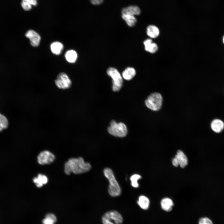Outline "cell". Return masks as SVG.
I'll return each mask as SVG.
<instances>
[{"label":"cell","mask_w":224,"mask_h":224,"mask_svg":"<svg viewBox=\"0 0 224 224\" xmlns=\"http://www.w3.org/2000/svg\"><path fill=\"white\" fill-rule=\"evenodd\" d=\"M141 10L139 7L135 5H131L123 8L121 11L122 14L131 15H139L141 13Z\"/></svg>","instance_id":"11"},{"label":"cell","mask_w":224,"mask_h":224,"mask_svg":"<svg viewBox=\"0 0 224 224\" xmlns=\"http://www.w3.org/2000/svg\"><path fill=\"white\" fill-rule=\"evenodd\" d=\"M33 182L35 184L37 187L40 188L43 186V184H46L48 181L47 177L45 175L39 174L37 177H34L33 180Z\"/></svg>","instance_id":"17"},{"label":"cell","mask_w":224,"mask_h":224,"mask_svg":"<svg viewBox=\"0 0 224 224\" xmlns=\"http://www.w3.org/2000/svg\"><path fill=\"white\" fill-rule=\"evenodd\" d=\"M145 50L147 52L153 54L158 50V47L156 43L153 42L151 38L146 39L143 42Z\"/></svg>","instance_id":"10"},{"label":"cell","mask_w":224,"mask_h":224,"mask_svg":"<svg viewBox=\"0 0 224 224\" xmlns=\"http://www.w3.org/2000/svg\"><path fill=\"white\" fill-rule=\"evenodd\" d=\"M63 48L62 44L59 42H54L50 45V49L52 52L57 55H59L61 53Z\"/></svg>","instance_id":"19"},{"label":"cell","mask_w":224,"mask_h":224,"mask_svg":"<svg viewBox=\"0 0 224 224\" xmlns=\"http://www.w3.org/2000/svg\"><path fill=\"white\" fill-rule=\"evenodd\" d=\"M121 16L122 18L129 27L134 26L137 23V19L134 16L122 14Z\"/></svg>","instance_id":"20"},{"label":"cell","mask_w":224,"mask_h":224,"mask_svg":"<svg viewBox=\"0 0 224 224\" xmlns=\"http://www.w3.org/2000/svg\"><path fill=\"white\" fill-rule=\"evenodd\" d=\"M146 33L147 36L151 39L156 38L160 35V30L156 26L150 25L147 28Z\"/></svg>","instance_id":"12"},{"label":"cell","mask_w":224,"mask_h":224,"mask_svg":"<svg viewBox=\"0 0 224 224\" xmlns=\"http://www.w3.org/2000/svg\"><path fill=\"white\" fill-rule=\"evenodd\" d=\"M198 224H213L212 221L206 217L200 218L198 221Z\"/></svg>","instance_id":"26"},{"label":"cell","mask_w":224,"mask_h":224,"mask_svg":"<svg viewBox=\"0 0 224 224\" xmlns=\"http://www.w3.org/2000/svg\"><path fill=\"white\" fill-rule=\"evenodd\" d=\"M162 97L158 93L154 92L151 94L145 101L146 106L153 111L159 110L161 107Z\"/></svg>","instance_id":"5"},{"label":"cell","mask_w":224,"mask_h":224,"mask_svg":"<svg viewBox=\"0 0 224 224\" xmlns=\"http://www.w3.org/2000/svg\"><path fill=\"white\" fill-rule=\"evenodd\" d=\"M102 217L113 224H122L123 222L122 216L119 212L115 210L106 212Z\"/></svg>","instance_id":"7"},{"label":"cell","mask_w":224,"mask_h":224,"mask_svg":"<svg viewBox=\"0 0 224 224\" xmlns=\"http://www.w3.org/2000/svg\"><path fill=\"white\" fill-rule=\"evenodd\" d=\"M57 221L55 215L51 213L47 214L42 220L43 224H54Z\"/></svg>","instance_id":"23"},{"label":"cell","mask_w":224,"mask_h":224,"mask_svg":"<svg viewBox=\"0 0 224 224\" xmlns=\"http://www.w3.org/2000/svg\"><path fill=\"white\" fill-rule=\"evenodd\" d=\"M108 131L110 134L119 137H124L127 134L128 131L126 125L122 123H117L114 120L110 123Z\"/></svg>","instance_id":"4"},{"label":"cell","mask_w":224,"mask_h":224,"mask_svg":"<svg viewBox=\"0 0 224 224\" xmlns=\"http://www.w3.org/2000/svg\"><path fill=\"white\" fill-rule=\"evenodd\" d=\"M55 83L59 89H67L72 86V82L68 75L65 73L61 72L59 73L55 80Z\"/></svg>","instance_id":"6"},{"label":"cell","mask_w":224,"mask_h":224,"mask_svg":"<svg viewBox=\"0 0 224 224\" xmlns=\"http://www.w3.org/2000/svg\"><path fill=\"white\" fill-rule=\"evenodd\" d=\"M37 4L36 0H22L21 3L22 7L25 11L30 10L32 6H35Z\"/></svg>","instance_id":"22"},{"label":"cell","mask_w":224,"mask_h":224,"mask_svg":"<svg viewBox=\"0 0 224 224\" xmlns=\"http://www.w3.org/2000/svg\"><path fill=\"white\" fill-rule=\"evenodd\" d=\"M65 56L67 61L69 63H75L77 58V52L73 50H70L67 51Z\"/></svg>","instance_id":"21"},{"label":"cell","mask_w":224,"mask_h":224,"mask_svg":"<svg viewBox=\"0 0 224 224\" xmlns=\"http://www.w3.org/2000/svg\"><path fill=\"white\" fill-rule=\"evenodd\" d=\"M160 204L162 209L167 212L171 211L174 206L172 200L170 198L167 197L161 199Z\"/></svg>","instance_id":"14"},{"label":"cell","mask_w":224,"mask_h":224,"mask_svg":"<svg viewBox=\"0 0 224 224\" xmlns=\"http://www.w3.org/2000/svg\"><path fill=\"white\" fill-rule=\"evenodd\" d=\"M141 178V176L138 174H135L132 175L130 178L131 185L134 188L138 187L139 185L138 181Z\"/></svg>","instance_id":"24"},{"label":"cell","mask_w":224,"mask_h":224,"mask_svg":"<svg viewBox=\"0 0 224 224\" xmlns=\"http://www.w3.org/2000/svg\"><path fill=\"white\" fill-rule=\"evenodd\" d=\"M172 164L175 167H177L179 166V164L178 160L175 157L172 160Z\"/></svg>","instance_id":"28"},{"label":"cell","mask_w":224,"mask_h":224,"mask_svg":"<svg viewBox=\"0 0 224 224\" xmlns=\"http://www.w3.org/2000/svg\"><path fill=\"white\" fill-rule=\"evenodd\" d=\"M211 127L212 130L215 132L219 133L223 129L224 123L221 120L219 119H215L213 120L211 124Z\"/></svg>","instance_id":"16"},{"label":"cell","mask_w":224,"mask_h":224,"mask_svg":"<svg viewBox=\"0 0 224 224\" xmlns=\"http://www.w3.org/2000/svg\"><path fill=\"white\" fill-rule=\"evenodd\" d=\"M137 203L142 209L147 210L149 208L150 202L147 197L144 195H141L138 198Z\"/></svg>","instance_id":"18"},{"label":"cell","mask_w":224,"mask_h":224,"mask_svg":"<svg viewBox=\"0 0 224 224\" xmlns=\"http://www.w3.org/2000/svg\"><path fill=\"white\" fill-rule=\"evenodd\" d=\"M104 173L110 183L108 189L109 194L114 197L119 196L121 194V189L112 170L109 168H106L104 169Z\"/></svg>","instance_id":"2"},{"label":"cell","mask_w":224,"mask_h":224,"mask_svg":"<svg viewBox=\"0 0 224 224\" xmlns=\"http://www.w3.org/2000/svg\"><path fill=\"white\" fill-rule=\"evenodd\" d=\"M8 125V122L6 117L0 114V132L6 128Z\"/></svg>","instance_id":"25"},{"label":"cell","mask_w":224,"mask_h":224,"mask_svg":"<svg viewBox=\"0 0 224 224\" xmlns=\"http://www.w3.org/2000/svg\"><path fill=\"white\" fill-rule=\"evenodd\" d=\"M55 159V156L54 154L48 150L42 151L37 156L38 162L42 165L50 164Z\"/></svg>","instance_id":"8"},{"label":"cell","mask_w":224,"mask_h":224,"mask_svg":"<svg viewBox=\"0 0 224 224\" xmlns=\"http://www.w3.org/2000/svg\"><path fill=\"white\" fill-rule=\"evenodd\" d=\"M91 168L90 164L85 162L82 157L71 158L64 164V171L67 175L71 173L76 174H81L88 172Z\"/></svg>","instance_id":"1"},{"label":"cell","mask_w":224,"mask_h":224,"mask_svg":"<svg viewBox=\"0 0 224 224\" xmlns=\"http://www.w3.org/2000/svg\"><path fill=\"white\" fill-rule=\"evenodd\" d=\"M136 74V71L133 68L128 67L122 72V76L124 79L130 80L133 79Z\"/></svg>","instance_id":"15"},{"label":"cell","mask_w":224,"mask_h":224,"mask_svg":"<svg viewBox=\"0 0 224 224\" xmlns=\"http://www.w3.org/2000/svg\"><path fill=\"white\" fill-rule=\"evenodd\" d=\"M107 73L112 79L113 90L114 91H119L123 85V80L118 70L114 68L110 67L107 70Z\"/></svg>","instance_id":"3"},{"label":"cell","mask_w":224,"mask_h":224,"mask_svg":"<svg viewBox=\"0 0 224 224\" xmlns=\"http://www.w3.org/2000/svg\"><path fill=\"white\" fill-rule=\"evenodd\" d=\"M178 161L179 165L182 168H185L188 164V159L184 152L178 150L175 156Z\"/></svg>","instance_id":"13"},{"label":"cell","mask_w":224,"mask_h":224,"mask_svg":"<svg viewBox=\"0 0 224 224\" xmlns=\"http://www.w3.org/2000/svg\"><path fill=\"white\" fill-rule=\"evenodd\" d=\"M25 36L29 39L32 46L36 47L39 45L41 38L36 32L33 30H29L26 33Z\"/></svg>","instance_id":"9"},{"label":"cell","mask_w":224,"mask_h":224,"mask_svg":"<svg viewBox=\"0 0 224 224\" xmlns=\"http://www.w3.org/2000/svg\"><path fill=\"white\" fill-rule=\"evenodd\" d=\"M103 0H90L91 3L94 5H99L102 3Z\"/></svg>","instance_id":"27"},{"label":"cell","mask_w":224,"mask_h":224,"mask_svg":"<svg viewBox=\"0 0 224 224\" xmlns=\"http://www.w3.org/2000/svg\"><path fill=\"white\" fill-rule=\"evenodd\" d=\"M223 43H224V37H223Z\"/></svg>","instance_id":"29"}]
</instances>
